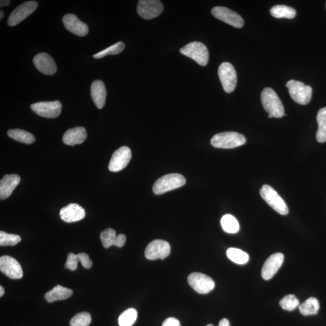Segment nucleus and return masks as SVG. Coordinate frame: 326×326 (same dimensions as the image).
<instances>
[{
  "label": "nucleus",
  "instance_id": "f257e3e1",
  "mask_svg": "<svg viewBox=\"0 0 326 326\" xmlns=\"http://www.w3.org/2000/svg\"><path fill=\"white\" fill-rule=\"evenodd\" d=\"M261 101L264 109L273 118H281L285 115L284 106L272 88H265L261 93Z\"/></svg>",
  "mask_w": 326,
  "mask_h": 326
},
{
  "label": "nucleus",
  "instance_id": "f03ea898",
  "mask_svg": "<svg viewBox=\"0 0 326 326\" xmlns=\"http://www.w3.org/2000/svg\"><path fill=\"white\" fill-rule=\"evenodd\" d=\"M246 141L244 135L238 132H224L214 135L211 144L216 148L233 149L244 145Z\"/></svg>",
  "mask_w": 326,
  "mask_h": 326
},
{
  "label": "nucleus",
  "instance_id": "7ed1b4c3",
  "mask_svg": "<svg viewBox=\"0 0 326 326\" xmlns=\"http://www.w3.org/2000/svg\"><path fill=\"white\" fill-rule=\"evenodd\" d=\"M185 178L179 174H170L165 175L156 181L153 186V192L155 195L180 188L186 184Z\"/></svg>",
  "mask_w": 326,
  "mask_h": 326
},
{
  "label": "nucleus",
  "instance_id": "20e7f679",
  "mask_svg": "<svg viewBox=\"0 0 326 326\" xmlns=\"http://www.w3.org/2000/svg\"><path fill=\"white\" fill-rule=\"evenodd\" d=\"M260 194L267 204L279 214H288L289 209L287 204L271 186L264 184L260 190Z\"/></svg>",
  "mask_w": 326,
  "mask_h": 326
},
{
  "label": "nucleus",
  "instance_id": "39448f33",
  "mask_svg": "<svg viewBox=\"0 0 326 326\" xmlns=\"http://www.w3.org/2000/svg\"><path fill=\"white\" fill-rule=\"evenodd\" d=\"M290 96L295 102L306 104L310 102L312 95V89L309 85H306L300 81L291 80L286 84Z\"/></svg>",
  "mask_w": 326,
  "mask_h": 326
},
{
  "label": "nucleus",
  "instance_id": "423d86ee",
  "mask_svg": "<svg viewBox=\"0 0 326 326\" xmlns=\"http://www.w3.org/2000/svg\"><path fill=\"white\" fill-rule=\"evenodd\" d=\"M180 53L191 58L199 66L207 65L209 53L207 47L202 42H192L180 49Z\"/></svg>",
  "mask_w": 326,
  "mask_h": 326
},
{
  "label": "nucleus",
  "instance_id": "0eeeda50",
  "mask_svg": "<svg viewBox=\"0 0 326 326\" xmlns=\"http://www.w3.org/2000/svg\"><path fill=\"white\" fill-rule=\"evenodd\" d=\"M218 76L224 91L231 93L235 90L237 75L235 68L229 63L221 64L218 69Z\"/></svg>",
  "mask_w": 326,
  "mask_h": 326
},
{
  "label": "nucleus",
  "instance_id": "6e6552de",
  "mask_svg": "<svg viewBox=\"0 0 326 326\" xmlns=\"http://www.w3.org/2000/svg\"><path fill=\"white\" fill-rule=\"evenodd\" d=\"M30 107L36 115L42 118L54 119L61 115L62 104L59 100L40 101L31 104Z\"/></svg>",
  "mask_w": 326,
  "mask_h": 326
},
{
  "label": "nucleus",
  "instance_id": "1a4fd4ad",
  "mask_svg": "<svg viewBox=\"0 0 326 326\" xmlns=\"http://www.w3.org/2000/svg\"><path fill=\"white\" fill-rule=\"evenodd\" d=\"M188 283L193 290L201 294L210 293L215 287L213 279L204 274L199 273L190 274L188 277Z\"/></svg>",
  "mask_w": 326,
  "mask_h": 326
},
{
  "label": "nucleus",
  "instance_id": "9d476101",
  "mask_svg": "<svg viewBox=\"0 0 326 326\" xmlns=\"http://www.w3.org/2000/svg\"><path fill=\"white\" fill-rule=\"evenodd\" d=\"M137 10L138 14L143 19L151 20L162 13L163 6L158 0H140Z\"/></svg>",
  "mask_w": 326,
  "mask_h": 326
},
{
  "label": "nucleus",
  "instance_id": "9b49d317",
  "mask_svg": "<svg viewBox=\"0 0 326 326\" xmlns=\"http://www.w3.org/2000/svg\"><path fill=\"white\" fill-rule=\"evenodd\" d=\"M38 6V3L36 2L29 1L18 6L9 16L8 20V25L14 27L22 22L35 12Z\"/></svg>",
  "mask_w": 326,
  "mask_h": 326
},
{
  "label": "nucleus",
  "instance_id": "f8f14e48",
  "mask_svg": "<svg viewBox=\"0 0 326 326\" xmlns=\"http://www.w3.org/2000/svg\"><path fill=\"white\" fill-rule=\"evenodd\" d=\"M170 253V244L162 240H155L150 242L144 252L146 259L150 260L165 259Z\"/></svg>",
  "mask_w": 326,
  "mask_h": 326
},
{
  "label": "nucleus",
  "instance_id": "ddd939ff",
  "mask_svg": "<svg viewBox=\"0 0 326 326\" xmlns=\"http://www.w3.org/2000/svg\"><path fill=\"white\" fill-rule=\"evenodd\" d=\"M211 14L217 19L236 28H241L244 26V21L243 18L236 12L228 8L218 6L212 9Z\"/></svg>",
  "mask_w": 326,
  "mask_h": 326
},
{
  "label": "nucleus",
  "instance_id": "4468645a",
  "mask_svg": "<svg viewBox=\"0 0 326 326\" xmlns=\"http://www.w3.org/2000/svg\"><path fill=\"white\" fill-rule=\"evenodd\" d=\"M132 157L131 150L128 147L123 146L114 152L109 163L111 172H118L124 169L130 162Z\"/></svg>",
  "mask_w": 326,
  "mask_h": 326
},
{
  "label": "nucleus",
  "instance_id": "2eb2a0df",
  "mask_svg": "<svg viewBox=\"0 0 326 326\" xmlns=\"http://www.w3.org/2000/svg\"><path fill=\"white\" fill-rule=\"evenodd\" d=\"M0 270L11 279H20L23 277L22 267L19 262L9 256L0 257Z\"/></svg>",
  "mask_w": 326,
  "mask_h": 326
},
{
  "label": "nucleus",
  "instance_id": "dca6fc26",
  "mask_svg": "<svg viewBox=\"0 0 326 326\" xmlns=\"http://www.w3.org/2000/svg\"><path fill=\"white\" fill-rule=\"evenodd\" d=\"M284 261V255L281 253L273 254L267 258L261 269V277L268 281L278 271Z\"/></svg>",
  "mask_w": 326,
  "mask_h": 326
},
{
  "label": "nucleus",
  "instance_id": "f3484780",
  "mask_svg": "<svg viewBox=\"0 0 326 326\" xmlns=\"http://www.w3.org/2000/svg\"><path fill=\"white\" fill-rule=\"evenodd\" d=\"M33 62L36 69L45 75H53L57 72L56 63L47 53H41L36 55Z\"/></svg>",
  "mask_w": 326,
  "mask_h": 326
},
{
  "label": "nucleus",
  "instance_id": "a211bd4d",
  "mask_svg": "<svg viewBox=\"0 0 326 326\" xmlns=\"http://www.w3.org/2000/svg\"><path fill=\"white\" fill-rule=\"evenodd\" d=\"M60 216L61 220L67 223L78 222L84 219L85 211L81 205L72 203L61 209Z\"/></svg>",
  "mask_w": 326,
  "mask_h": 326
},
{
  "label": "nucleus",
  "instance_id": "6ab92c4d",
  "mask_svg": "<svg viewBox=\"0 0 326 326\" xmlns=\"http://www.w3.org/2000/svg\"><path fill=\"white\" fill-rule=\"evenodd\" d=\"M63 22L69 32L78 36H85L88 33V27L74 14H67L63 18Z\"/></svg>",
  "mask_w": 326,
  "mask_h": 326
},
{
  "label": "nucleus",
  "instance_id": "aec40b11",
  "mask_svg": "<svg viewBox=\"0 0 326 326\" xmlns=\"http://www.w3.org/2000/svg\"><path fill=\"white\" fill-rule=\"evenodd\" d=\"M20 181V177L17 174L5 175L0 181V199L4 200L8 198Z\"/></svg>",
  "mask_w": 326,
  "mask_h": 326
},
{
  "label": "nucleus",
  "instance_id": "412c9836",
  "mask_svg": "<svg viewBox=\"0 0 326 326\" xmlns=\"http://www.w3.org/2000/svg\"><path fill=\"white\" fill-rule=\"evenodd\" d=\"M91 96L97 108L102 109L106 102V90L105 85L100 80H96L92 83Z\"/></svg>",
  "mask_w": 326,
  "mask_h": 326
},
{
  "label": "nucleus",
  "instance_id": "4be33fe9",
  "mask_svg": "<svg viewBox=\"0 0 326 326\" xmlns=\"http://www.w3.org/2000/svg\"><path fill=\"white\" fill-rule=\"evenodd\" d=\"M87 137V131L84 128L76 127L67 131L63 140L67 145L75 146L84 143Z\"/></svg>",
  "mask_w": 326,
  "mask_h": 326
},
{
  "label": "nucleus",
  "instance_id": "5701e85b",
  "mask_svg": "<svg viewBox=\"0 0 326 326\" xmlns=\"http://www.w3.org/2000/svg\"><path fill=\"white\" fill-rule=\"evenodd\" d=\"M73 291L71 289L57 285L51 290L45 294V299L48 303L55 301L66 300L73 295Z\"/></svg>",
  "mask_w": 326,
  "mask_h": 326
},
{
  "label": "nucleus",
  "instance_id": "b1692460",
  "mask_svg": "<svg viewBox=\"0 0 326 326\" xmlns=\"http://www.w3.org/2000/svg\"><path fill=\"white\" fill-rule=\"evenodd\" d=\"M318 128L316 132V140L319 143L326 142V107L319 110L316 116Z\"/></svg>",
  "mask_w": 326,
  "mask_h": 326
},
{
  "label": "nucleus",
  "instance_id": "393cba45",
  "mask_svg": "<svg viewBox=\"0 0 326 326\" xmlns=\"http://www.w3.org/2000/svg\"><path fill=\"white\" fill-rule=\"evenodd\" d=\"M8 135L12 139L24 144H32L36 140L35 137L33 134L30 133L29 132L20 130V129L9 130Z\"/></svg>",
  "mask_w": 326,
  "mask_h": 326
},
{
  "label": "nucleus",
  "instance_id": "a878e982",
  "mask_svg": "<svg viewBox=\"0 0 326 326\" xmlns=\"http://www.w3.org/2000/svg\"><path fill=\"white\" fill-rule=\"evenodd\" d=\"M270 13L273 17L276 18L293 19L296 15V11L287 6L277 5L270 9Z\"/></svg>",
  "mask_w": 326,
  "mask_h": 326
},
{
  "label": "nucleus",
  "instance_id": "bb28decb",
  "mask_svg": "<svg viewBox=\"0 0 326 326\" xmlns=\"http://www.w3.org/2000/svg\"><path fill=\"white\" fill-rule=\"evenodd\" d=\"M299 310L304 316L315 315L319 309V303L315 297H310L302 304H300Z\"/></svg>",
  "mask_w": 326,
  "mask_h": 326
},
{
  "label": "nucleus",
  "instance_id": "cd10ccee",
  "mask_svg": "<svg viewBox=\"0 0 326 326\" xmlns=\"http://www.w3.org/2000/svg\"><path fill=\"white\" fill-rule=\"evenodd\" d=\"M221 226L224 232L235 234L239 232L240 226L238 220L231 214H226L221 220Z\"/></svg>",
  "mask_w": 326,
  "mask_h": 326
},
{
  "label": "nucleus",
  "instance_id": "c85d7f7f",
  "mask_svg": "<svg viewBox=\"0 0 326 326\" xmlns=\"http://www.w3.org/2000/svg\"><path fill=\"white\" fill-rule=\"evenodd\" d=\"M227 256L230 260L237 264H244L249 260L247 253L238 248H230L227 251Z\"/></svg>",
  "mask_w": 326,
  "mask_h": 326
},
{
  "label": "nucleus",
  "instance_id": "c756f323",
  "mask_svg": "<svg viewBox=\"0 0 326 326\" xmlns=\"http://www.w3.org/2000/svg\"><path fill=\"white\" fill-rule=\"evenodd\" d=\"M137 318V310L130 308L126 310L119 317L120 326H132L134 324Z\"/></svg>",
  "mask_w": 326,
  "mask_h": 326
},
{
  "label": "nucleus",
  "instance_id": "7c9ffc66",
  "mask_svg": "<svg viewBox=\"0 0 326 326\" xmlns=\"http://www.w3.org/2000/svg\"><path fill=\"white\" fill-rule=\"evenodd\" d=\"M125 47L124 43L123 42H117L110 47H107L104 50L98 52L97 54L93 55V57L96 59H100L108 55H118L124 50Z\"/></svg>",
  "mask_w": 326,
  "mask_h": 326
},
{
  "label": "nucleus",
  "instance_id": "2f4dec72",
  "mask_svg": "<svg viewBox=\"0 0 326 326\" xmlns=\"http://www.w3.org/2000/svg\"><path fill=\"white\" fill-rule=\"evenodd\" d=\"M280 305L282 308L288 311H293L300 305V301L298 298L293 294H289L283 298L280 301Z\"/></svg>",
  "mask_w": 326,
  "mask_h": 326
},
{
  "label": "nucleus",
  "instance_id": "473e14b6",
  "mask_svg": "<svg viewBox=\"0 0 326 326\" xmlns=\"http://www.w3.org/2000/svg\"><path fill=\"white\" fill-rule=\"evenodd\" d=\"M91 322L90 313L86 312L77 313L70 322V326H88Z\"/></svg>",
  "mask_w": 326,
  "mask_h": 326
},
{
  "label": "nucleus",
  "instance_id": "72a5a7b5",
  "mask_svg": "<svg viewBox=\"0 0 326 326\" xmlns=\"http://www.w3.org/2000/svg\"><path fill=\"white\" fill-rule=\"evenodd\" d=\"M116 233L115 230L107 229L100 234V240L104 248H108L115 244L116 238Z\"/></svg>",
  "mask_w": 326,
  "mask_h": 326
},
{
  "label": "nucleus",
  "instance_id": "f704fd0d",
  "mask_svg": "<svg viewBox=\"0 0 326 326\" xmlns=\"http://www.w3.org/2000/svg\"><path fill=\"white\" fill-rule=\"evenodd\" d=\"M21 241L20 236L9 234L1 231L0 232V245L14 246Z\"/></svg>",
  "mask_w": 326,
  "mask_h": 326
},
{
  "label": "nucleus",
  "instance_id": "c9c22d12",
  "mask_svg": "<svg viewBox=\"0 0 326 326\" xmlns=\"http://www.w3.org/2000/svg\"><path fill=\"white\" fill-rule=\"evenodd\" d=\"M79 261L78 254H75L72 253H69L67 256L65 267L72 270H75L77 269V267H78Z\"/></svg>",
  "mask_w": 326,
  "mask_h": 326
},
{
  "label": "nucleus",
  "instance_id": "e433bc0d",
  "mask_svg": "<svg viewBox=\"0 0 326 326\" xmlns=\"http://www.w3.org/2000/svg\"><path fill=\"white\" fill-rule=\"evenodd\" d=\"M79 259L80 262L81 263L82 265L86 269L91 268L93 263L87 254L82 253L78 254Z\"/></svg>",
  "mask_w": 326,
  "mask_h": 326
},
{
  "label": "nucleus",
  "instance_id": "4c0bfd02",
  "mask_svg": "<svg viewBox=\"0 0 326 326\" xmlns=\"http://www.w3.org/2000/svg\"><path fill=\"white\" fill-rule=\"evenodd\" d=\"M126 240H127L126 236L124 235H122V234H121V235L117 236L115 242V244H114V245L116 246V247L119 248L124 247L126 242Z\"/></svg>",
  "mask_w": 326,
  "mask_h": 326
},
{
  "label": "nucleus",
  "instance_id": "58836bf2",
  "mask_svg": "<svg viewBox=\"0 0 326 326\" xmlns=\"http://www.w3.org/2000/svg\"><path fill=\"white\" fill-rule=\"evenodd\" d=\"M162 326H180V322L175 318H169L163 322Z\"/></svg>",
  "mask_w": 326,
  "mask_h": 326
},
{
  "label": "nucleus",
  "instance_id": "ea45409f",
  "mask_svg": "<svg viewBox=\"0 0 326 326\" xmlns=\"http://www.w3.org/2000/svg\"><path fill=\"white\" fill-rule=\"evenodd\" d=\"M219 326H230V321L228 319L223 318L220 322Z\"/></svg>",
  "mask_w": 326,
  "mask_h": 326
},
{
  "label": "nucleus",
  "instance_id": "a19ab883",
  "mask_svg": "<svg viewBox=\"0 0 326 326\" xmlns=\"http://www.w3.org/2000/svg\"><path fill=\"white\" fill-rule=\"evenodd\" d=\"M11 4L10 0H1L0 2V6L1 7H4V6H7Z\"/></svg>",
  "mask_w": 326,
  "mask_h": 326
},
{
  "label": "nucleus",
  "instance_id": "79ce46f5",
  "mask_svg": "<svg viewBox=\"0 0 326 326\" xmlns=\"http://www.w3.org/2000/svg\"><path fill=\"white\" fill-rule=\"evenodd\" d=\"M5 294V290L4 288L1 286L0 287V297H2L3 295Z\"/></svg>",
  "mask_w": 326,
  "mask_h": 326
},
{
  "label": "nucleus",
  "instance_id": "37998d69",
  "mask_svg": "<svg viewBox=\"0 0 326 326\" xmlns=\"http://www.w3.org/2000/svg\"><path fill=\"white\" fill-rule=\"evenodd\" d=\"M0 14H1V17H0V19L2 20L3 18L5 16L4 12L1 11V12H0Z\"/></svg>",
  "mask_w": 326,
  "mask_h": 326
},
{
  "label": "nucleus",
  "instance_id": "c03bdc74",
  "mask_svg": "<svg viewBox=\"0 0 326 326\" xmlns=\"http://www.w3.org/2000/svg\"><path fill=\"white\" fill-rule=\"evenodd\" d=\"M206 326H214V325H212V324H208V325H206Z\"/></svg>",
  "mask_w": 326,
  "mask_h": 326
},
{
  "label": "nucleus",
  "instance_id": "a18cd8bd",
  "mask_svg": "<svg viewBox=\"0 0 326 326\" xmlns=\"http://www.w3.org/2000/svg\"><path fill=\"white\" fill-rule=\"evenodd\" d=\"M268 118H273V117L270 115H268Z\"/></svg>",
  "mask_w": 326,
  "mask_h": 326
},
{
  "label": "nucleus",
  "instance_id": "49530a36",
  "mask_svg": "<svg viewBox=\"0 0 326 326\" xmlns=\"http://www.w3.org/2000/svg\"><path fill=\"white\" fill-rule=\"evenodd\" d=\"M325 7H326V5H325Z\"/></svg>",
  "mask_w": 326,
  "mask_h": 326
}]
</instances>
